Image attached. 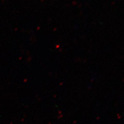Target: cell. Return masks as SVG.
Returning <instances> with one entry per match:
<instances>
[]
</instances>
